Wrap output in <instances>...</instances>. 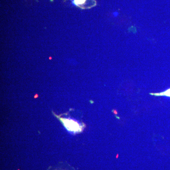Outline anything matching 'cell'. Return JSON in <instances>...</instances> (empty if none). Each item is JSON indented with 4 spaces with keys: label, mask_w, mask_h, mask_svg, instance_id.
<instances>
[{
    "label": "cell",
    "mask_w": 170,
    "mask_h": 170,
    "mask_svg": "<svg viewBox=\"0 0 170 170\" xmlns=\"http://www.w3.org/2000/svg\"><path fill=\"white\" fill-rule=\"evenodd\" d=\"M64 124L67 129L71 131H77L80 129V126L75 121H70L66 120L63 121Z\"/></svg>",
    "instance_id": "obj_2"
},
{
    "label": "cell",
    "mask_w": 170,
    "mask_h": 170,
    "mask_svg": "<svg viewBox=\"0 0 170 170\" xmlns=\"http://www.w3.org/2000/svg\"><path fill=\"white\" fill-rule=\"evenodd\" d=\"M37 96H38V95H35V98H37Z\"/></svg>",
    "instance_id": "obj_4"
},
{
    "label": "cell",
    "mask_w": 170,
    "mask_h": 170,
    "mask_svg": "<svg viewBox=\"0 0 170 170\" xmlns=\"http://www.w3.org/2000/svg\"><path fill=\"white\" fill-rule=\"evenodd\" d=\"M73 4L82 8H89L95 6L96 1L94 0H73Z\"/></svg>",
    "instance_id": "obj_1"
},
{
    "label": "cell",
    "mask_w": 170,
    "mask_h": 170,
    "mask_svg": "<svg viewBox=\"0 0 170 170\" xmlns=\"http://www.w3.org/2000/svg\"><path fill=\"white\" fill-rule=\"evenodd\" d=\"M155 95H165V96H170V89H168L166 91L159 94H155Z\"/></svg>",
    "instance_id": "obj_3"
}]
</instances>
